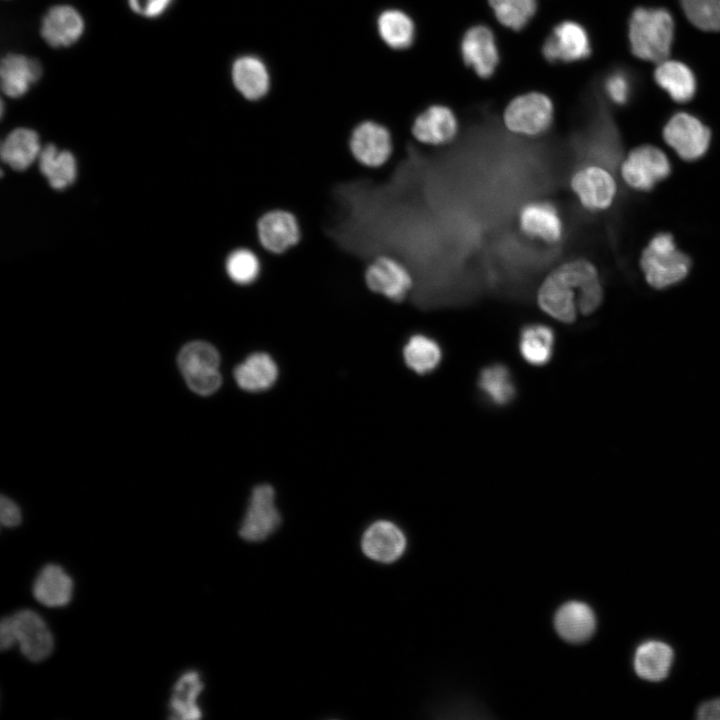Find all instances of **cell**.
Returning <instances> with one entry per match:
<instances>
[{
	"mask_svg": "<svg viewBox=\"0 0 720 720\" xmlns=\"http://www.w3.org/2000/svg\"><path fill=\"white\" fill-rule=\"evenodd\" d=\"M237 385L247 392H263L270 389L278 378L274 359L265 352L248 355L234 369Z\"/></svg>",
	"mask_w": 720,
	"mask_h": 720,
	"instance_id": "21",
	"label": "cell"
},
{
	"mask_svg": "<svg viewBox=\"0 0 720 720\" xmlns=\"http://www.w3.org/2000/svg\"><path fill=\"white\" fill-rule=\"evenodd\" d=\"M407 545L403 531L393 522L378 520L363 533L361 548L370 559L380 563H392L405 552Z\"/></svg>",
	"mask_w": 720,
	"mask_h": 720,
	"instance_id": "16",
	"label": "cell"
},
{
	"mask_svg": "<svg viewBox=\"0 0 720 720\" xmlns=\"http://www.w3.org/2000/svg\"><path fill=\"white\" fill-rule=\"evenodd\" d=\"M257 235L266 250L279 254L298 243L300 228L292 213L275 209L266 212L259 218Z\"/></svg>",
	"mask_w": 720,
	"mask_h": 720,
	"instance_id": "17",
	"label": "cell"
},
{
	"mask_svg": "<svg viewBox=\"0 0 720 720\" xmlns=\"http://www.w3.org/2000/svg\"><path fill=\"white\" fill-rule=\"evenodd\" d=\"M629 42L633 54L643 60L667 59L674 35L671 14L660 8H638L629 21Z\"/></svg>",
	"mask_w": 720,
	"mask_h": 720,
	"instance_id": "2",
	"label": "cell"
},
{
	"mask_svg": "<svg viewBox=\"0 0 720 720\" xmlns=\"http://www.w3.org/2000/svg\"><path fill=\"white\" fill-rule=\"evenodd\" d=\"M281 524V515L275 504V491L269 484L253 488L239 534L249 542L265 540Z\"/></svg>",
	"mask_w": 720,
	"mask_h": 720,
	"instance_id": "9",
	"label": "cell"
},
{
	"mask_svg": "<svg viewBox=\"0 0 720 720\" xmlns=\"http://www.w3.org/2000/svg\"><path fill=\"white\" fill-rule=\"evenodd\" d=\"M459 131L458 119L451 108L434 104L422 111L413 121L411 132L420 143L443 146L451 143Z\"/></svg>",
	"mask_w": 720,
	"mask_h": 720,
	"instance_id": "15",
	"label": "cell"
},
{
	"mask_svg": "<svg viewBox=\"0 0 720 720\" xmlns=\"http://www.w3.org/2000/svg\"><path fill=\"white\" fill-rule=\"evenodd\" d=\"M520 231L530 239L555 245L564 237V223L558 208L547 200L524 204L518 213Z\"/></svg>",
	"mask_w": 720,
	"mask_h": 720,
	"instance_id": "10",
	"label": "cell"
},
{
	"mask_svg": "<svg viewBox=\"0 0 720 720\" xmlns=\"http://www.w3.org/2000/svg\"><path fill=\"white\" fill-rule=\"evenodd\" d=\"M0 520L3 526L15 527L21 522L19 507L11 499L1 496Z\"/></svg>",
	"mask_w": 720,
	"mask_h": 720,
	"instance_id": "40",
	"label": "cell"
},
{
	"mask_svg": "<svg viewBox=\"0 0 720 720\" xmlns=\"http://www.w3.org/2000/svg\"><path fill=\"white\" fill-rule=\"evenodd\" d=\"M673 662V651L669 645L657 640L642 643L634 654L636 674L648 681L664 679Z\"/></svg>",
	"mask_w": 720,
	"mask_h": 720,
	"instance_id": "24",
	"label": "cell"
},
{
	"mask_svg": "<svg viewBox=\"0 0 720 720\" xmlns=\"http://www.w3.org/2000/svg\"><path fill=\"white\" fill-rule=\"evenodd\" d=\"M498 22L514 31H520L534 17L537 0H488Z\"/></svg>",
	"mask_w": 720,
	"mask_h": 720,
	"instance_id": "33",
	"label": "cell"
},
{
	"mask_svg": "<svg viewBox=\"0 0 720 720\" xmlns=\"http://www.w3.org/2000/svg\"><path fill=\"white\" fill-rule=\"evenodd\" d=\"M601 285L596 266L585 258H575L554 268L540 284L536 300L539 308L565 324L576 320L578 297Z\"/></svg>",
	"mask_w": 720,
	"mask_h": 720,
	"instance_id": "1",
	"label": "cell"
},
{
	"mask_svg": "<svg viewBox=\"0 0 720 720\" xmlns=\"http://www.w3.org/2000/svg\"><path fill=\"white\" fill-rule=\"evenodd\" d=\"M219 363L220 355L216 348L203 341L186 344L178 355V366L182 374L197 369L218 368Z\"/></svg>",
	"mask_w": 720,
	"mask_h": 720,
	"instance_id": "34",
	"label": "cell"
},
{
	"mask_svg": "<svg viewBox=\"0 0 720 720\" xmlns=\"http://www.w3.org/2000/svg\"><path fill=\"white\" fill-rule=\"evenodd\" d=\"M365 282L371 291L395 302L405 299L414 286L408 267L388 254H379L372 259L365 271Z\"/></svg>",
	"mask_w": 720,
	"mask_h": 720,
	"instance_id": "8",
	"label": "cell"
},
{
	"mask_svg": "<svg viewBox=\"0 0 720 720\" xmlns=\"http://www.w3.org/2000/svg\"><path fill=\"white\" fill-rule=\"evenodd\" d=\"M464 63L481 78L491 77L499 63V51L493 31L486 25L470 27L460 44Z\"/></svg>",
	"mask_w": 720,
	"mask_h": 720,
	"instance_id": "13",
	"label": "cell"
},
{
	"mask_svg": "<svg viewBox=\"0 0 720 720\" xmlns=\"http://www.w3.org/2000/svg\"><path fill=\"white\" fill-rule=\"evenodd\" d=\"M226 271L231 280L240 285L254 282L260 273L257 255L247 248L232 251L226 260Z\"/></svg>",
	"mask_w": 720,
	"mask_h": 720,
	"instance_id": "35",
	"label": "cell"
},
{
	"mask_svg": "<svg viewBox=\"0 0 720 720\" xmlns=\"http://www.w3.org/2000/svg\"><path fill=\"white\" fill-rule=\"evenodd\" d=\"M16 643L21 653L30 661L47 658L53 650V636L42 617L36 612L23 609L12 615Z\"/></svg>",
	"mask_w": 720,
	"mask_h": 720,
	"instance_id": "14",
	"label": "cell"
},
{
	"mask_svg": "<svg viewBox=\"0 0 720 720\" xmlns=\"http://www.w3.org/2000/svg\"><path fill=\"white\" fill-rule=\"evenodd\" d=\"M84 20L81 14L70 5L51 7L41 22V35L52 47H67L75 43L83 34Z\"/></svg>",
	"mask_w": 720,
	"mask_h": 720,
	"instance_id": "18",
	"label": "cell"
},
{
	"mask_svg": "<svg viewBox=\"0 0 720 720\" xmlns=\"http://www.w3.org/2000/svg\"><path fill=\"white\" fill-rule=\"evenodd\" d=\"M32 591L39 603L47 607H62L72 598L73 581L62 567L48 564L35 578Z\"/></svg>",
	"mask_w": 720,
	"mask_h": 720,
	"instance_id": "22",
	"label": "cell"
},
{
	"mask_svg": "<svg viewBox=\"0 0 720 720\" xmlns=\"http://www.w3.org/2000/svg\"><path fill=\"white\" fill-rule=\"evenodd\" d=\"M553 121V102L540 92H529L515 97L503 113L506 129L526 137L542 136L551 128Z\"/></svg>",
	"mask_w": 720,
	"mask_h": 720,
	"instance_id": "4",
	"label": "cell"
},
{
	"mask_svg": "<svg viewBox=\"0 0 720 720\" xmlns=\"http://www.w3.org/2000/svg\"><path fill=\"white\" fill-rule=\"evenodd\" d=\"M654 75L657 84L676 102H687L695 94L694 74L681 62L666 59L659 63Z\"/></svg>",
	"mask_w": 720,
	"mask_h": 720,
	"instance_id": "27",
	"label": "cell"
},
{
	"mask_svg": "<svg viewBox=\"0 0 720 720\" xmlns=\"http://www.w3.org/2000/svg\"><path fill=\"white\" fill-rule=\"evenodd\" d=\"M478 388L494 405L509 404L516 395V386L511 371L500 363L484 367L478 376Z\"/></svg>",
	"mask_w": 720,
	"mask_h": 720,
	"instance_id": "31",
	"label": "cell"
},
{
	"mask_svg": "<svg viewBox=\"0 0 720 720\" xmlns=\"http://www.w3.org/2000/svg\"><path fill=\"white\" fill-rule=\"evenodd\" d=\"M663 138L680 158L695 161L707 152L711 132L697 117L681 112L673 115L666 123Z\"/></svg>",
	"mask_w": 720,
	"mask_h": 720,
	"instance_id": "7",
	"label": "cell"
},
{
	"mask_svg": "<svg viewBox=\"0 0 720 720\" xmlns=\"http://www.w3.org/2000/svg\"><path fill=\"white\" fill-rule=\"evenodd\" d=\"M604 88L609 99L619 105L625 104L632 92L631 80L622 71L611 73L605 80Z\"/></svg>",
	"mask_w": 720,
	"mask_h": 720,
	"instance_id": "38",
	"label": "cell"
},
{
	"mask_svg": "<svg viewBox=\"0 0 720 720\" xmlns=\"http://www.w3.org/2000/svg\"><path fill=\"white\" fill-rule=\"evenodd\" d=\"M403 359L407 367L415 373L426 375L439 366L442 350L434 338L416 333L406 341L403 347Z\"/></svg>",
	"mask_w": 720,
	"mask_h": 720,
	"instance_id": "30",
	"label": "cell"
},
{
	"mask_svg": "<svg viewBox=\"0 0 720 720\" xmlns=\"http://www.w3.org/2000/svg\"><path fill=\"white\" fill-rule=\"evenodd\" d=\"M378 31L383 41L394 49L408 48L415 38V25L403 11L386 10L378 18Z\"/></svg>",
	"mask_w": 720,
	"mask_h": 720,
	"instance_id": "32",
	"label": "cell"
},
{
	"mask_svg": "<svg viewBox=\"0 0 720 720\" xmlns=\"http://www.w3.org/2000/svg\"><path fill=\"white\" fill-rule=\"evenodd\" d=\"M570 188L582 207L592 212L608 209L617 192L615 179L609 170L592 163L573 172Z\"/></svg>",
	"mask_w": 720,
	"mask_h": 720,
	"instance_id": "5",
	"label": "cell"
},
{
	"mask_svg": "<svg viewBox=\"0 0 720 720\" xmlns=\"http://www.w3.org/2000/svg\"><path fill=\"white\" fill-rule=\"evenodd\" d=\"M14 644H16V638L12 616H6L2 618L0 623V648L1 650H7Z\"/></svg>",
	"mask_w": 720,
	"mask_h": 720,
	"instance_id": "41",
	"label": "cell"
},
{
	"mask_svg": "<svg viewBox=\"0 0 720 720\" xmlns=\"http://www.w3.org/2000/svg\"><path fill=\"white\" fill-rule=\"evenodd\" d=\"M173 0H128L129 7L137 14L154 18L162 15Z\"/></svg>",
	"mask_w": 720,
	"mask_h": 720,
	"instance_id": "39",
	"label": "cell"
},
{
	"mask_svg": "<svg viewBox=\"0 0 720 720\" xmlns=\"http://www.w3.org/2000/svg\"><path fill=\"white\" fill-rule=\"evenodd\" d=\"M554 626L559 636L570 643H582L594 633L596 618L593 610L581 601L563 604L556 612Z\"/></svg>",
	"mask_w": 720,
	"mask_h": 720,
	"instance_id": "20",
	"label": "cell"
},
{
	"mask_svg": "<svg viewBox=\"0 0 720 720\" xmlns=\"http://www.w3.org/2000/svg\"><path fill=\"white\" fill-rule=\"evenodd\" d=\"M648 284L657 289L668 288L684 280L691 266L689 257L678 250L669 233H658L648 243L640 259Z\"/></svg>",
	"mask_w": 720,
	"mask_h": 720,
	"instance_id": "3",
	"label": "cell"
},
{
	"mask_svg": "<svg viewBox=\"0 0 720 720\" xmlns=\"http://www.w3.org/2000/svg\"><path fill=\"white\" fill-rule=\"evenodd\" d=\"M41 173L50 186L61 190L71 185L77 173L74 156L69 151H60L53 144L42 147L38 157Z\"/></svg>",
	"mask_w": 720,
	"mask_h": 720,
	"instance_id": "29",
	"label": "cell"
},
{
	"mask_svg": "<svg viewBox=\"0 0 720 720\" xmlns=\"http://www.w3.org/2000/svg\"><path fill=\"white\" fill-rule=\"evenodd\" d=\"M349 146L354 158L364 166L380 167L390 158L393 150L390 132L383 125L364 121L353 130Z\"/></svg>",
	"mask_w": 720,
	"mask_h": 720,
	"instance_id": "12",
	"label": "cell"
},
{
	"mask_svg": "<svg viewBox=\"0 0 720 720\" xmlns=\"http://www.w3.org/2000/svg\"><path fill=\"white\" fill-rule=\"evenodd\" d=\"M671 173L665 153L652 145L633 149L624 159L621 175L625 183L638 191H649Z\"/></svg>",
	"mask_w": 720,
	"mask_h": 720,
	"instance_id": "6",
	"label": "cell"
},
{
	"mask_svg": "<svg viewBox=\"0 0 720 720\" xmlns=\"http://www.w3.org/2000/svg\"><path fill=\"white\" fill-rule=\"evenodd\" d=\"M204 688L200 675L196 671H188L176 681L169 700L170 718L177 720H194L202 716L198 706V697Z\"/></svg>",
	"mask_w": 720,
	"mask_h": 720,
	"instance_id": "23",
	"label": "cell"
},
{
	"mask_svg": "<svg viewBox=\"0 0 720 720\" xmlns=\"http://www.w3.org/2000/svg\"><path fill=\"white\" fill-rule=\"evenodd\" d=\"M697 718L701 720H720V698L702 703L697 709Z\"/></svg>",
	"mask_w": 720,
	"mask_h": 720,
	"instance_id": "42",
	"label": "cell"
},
{
	"mask_svg": "<svg viewBox=\"0 0 720 720\" xmlns=\"http://www.w3.org/2000/svg\"><path fill=\"white\" fill-rule=\"evenodd\" d=\"M554 341L551 327L541 323L528 324L520 331V355L530 365L543 366L552 358Z\"/></svg>",
	"mask_w": 720,
	"mask_h": 720,
	"instance_id": "28",
	"label": "cell"
},
{
	"mask_svg": "<svg viewBox=\"0 0 720 720\" xmlns=\"http://www.w3.org/2000/svg\"><path fill=\"white\" fill-rule=\"evenodd\" d=\"M42 74L40 62L20 54H8L0 66L2 91L9 97L23 96Z\"/></svg>",
	"mask_w": 720,
	"mask_h": 720,
	"instance_id": "19",
	"label": "cell"
},
{
	"mask_svg": "<svg viewBox=\"0 0 720 720\" xmlns=\"http://www.w3.org/2000/svg\"><path fill=\"white\" fill-rule=\"evenodd\" d=\"M232 79L237 90L249 100L263 97L269 89L266 66L254 56H242L234 62Z\"/></svg>",
	"mask_w": 720,
	"mask_h": 720,
	"instance_id": "26",
	"label": "cell"
},
{
	"mask_svg": "<svg viewBox=\"0 0 720 720\" xmlns=\"http://www.w3.org/2000/svg\"><path fill=\"white\" fill-rule=\"evenodd\" d=\"M689 21L705 31H720V0H681Z\"/></svg>",
	"mask_w": 720,
	"mask_h": 720,
	"instance_id": "36",
	"label": "cell"
},
{
	"mask_svg": "<svg viewBox=\"0 0 720 720\" xmlns=\"http://www.w3.org/2000/svg\"><path fill=\"white\" fill-rule=\"evenodd\" d=\"M542 53L550 63L580 61L591 54L590 39L582 25L566 20L553 28L543 43Z\"/></svg>",
	"mask_w": 720,
	"mask_h": 720,
	"instance_id": "11",
	"label": "cell"
},
{
	"mask_svg": "<svg viewBox=\"0 0 720 720\" xmlns=\"http://www.w3.org/2000/svg\"><path fill=\"white\" fill-rule=\"evenodd\" d=\"M41 145L37 133L28 128L10 132L1 145V158L14 170H25L38 160Z\"/></svg>",
	"mask_w": 720,
	"mask_h": 720,
	"instance_id": "25",
	"label": "cell"
},
{
	"mask_svg": "<svg viewBox=\"0 0 720 720\" xmlns=\"http://www.w3.org/2000/svg\"><path fill=\"white\" fill-rule=\"evenodd\" d=\"M189 388L200 395H210L218 390L222 383L218 368L197 369L183 374Z\"/></svg>",
	"mask_w": 720,
	"mask_h": 720,
	"instance_id": "37",
	"label": "cell"
}]
</instances>
